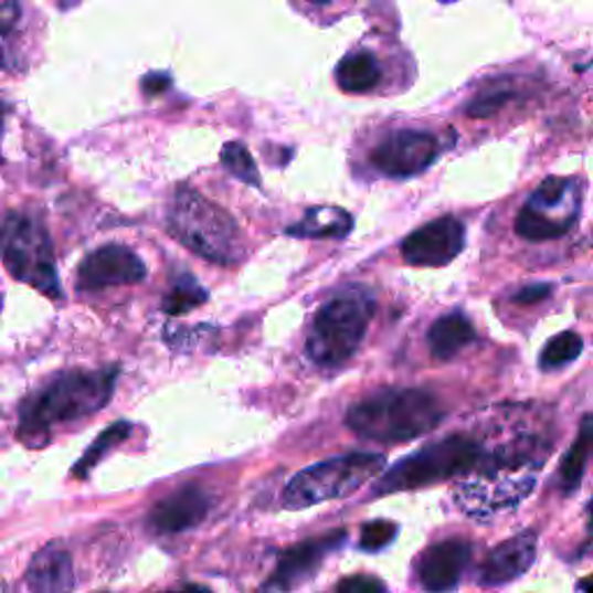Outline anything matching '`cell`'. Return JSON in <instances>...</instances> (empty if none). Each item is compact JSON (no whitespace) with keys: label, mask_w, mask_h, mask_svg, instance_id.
<instances>
[{"label":"cell","mask_w":593,"mask_h":593,"mask_svg":"<svg viewBox=\"0 0 593 593\" xmlns=\"http://www.w3.org/2000/svg\"><path fill=\"white\" fill-rule=\"evenodd\" d=\"M209 299V293L200 286L193 276H183L177 280L170 295L162 299V311L168 316H183L188 311H193L200 304Z\"/></svg>","instance_id":"cell-25"},{"label":"cell","mask_w":593,"mask_h":593,"mask_svg":"<svg viewBox=\"0 0 593 593\" xmlns=\"http://www.w3.org/2000/svg\"><path fill=\"white\" fill-rule=\"evenodd\" d=\"M168 230L179 244L209 263L234 265L244 255L234 219L191 188H179L168 213Z\"/></svg>","instance_id":"cell-4"},{"label":"cell","mask_w":593,"mask_h":593,"mask_svg":"<svg viewBox=\"0 0 593 593\" xmlns=\"http://www.w3.org/2000/svg\"><path fill=\"white\" fill-rule=\"evenodd\" d=\"M0 257L8 272L46 297L61 299L54 251L46 227L29 213H10L0 225Z\"/></svg>","instance_id":"cell-8"},{"label":"cell","mask_w":593,"mask_h":593,"mask_svg":"<svg viewBox=\"0 0 593 593\" xmlns=\"http://www.w3.org/2000/svg\"><path fill=\"white\" fill-rule=\"evenodd\" d=\"M19 29H21V6L10 0L0 3V67L8 73H19L23 70L19 56Z\"/></svg>","instance_id":"cell-21"},{"label":"cell","mask_w":593,"mask_h":593,"mask_svg":"<svg viewBox=\"0 0 593 593\" xmlns=\"http://www.w3.org/2000/svg\"><path fill=\"white\" fill-rule=\"evenodd\" d=\"M346 540H348L346 531H335V533L308 538L304 542L293 544L290 550L280 552L274 573L267 580V589L269 591H290V589L304 584L306 580H311L320 571V565L325 563V559L329 554L339 552Z\"/></svg>","instance_id":"cell-12"},{"label":"cell","mask_w":593,"mask_h":593,"mask_svg":"<svg viewBox=\"0 0 593 593\" xmlns=\"http://www.w3.org/2000/svg\"><path fill=\"white\" fill-rule=\"evenodd\" d=\"M441 156V141L424 130H394L371 151L373 168L392 179H409L432 168Z\"/></svg>","instance_id":"cell-10"},{"label":"cell","mask_w":593,"mask_h":593,"mask_svg":"<svg viewBox=\"0 0 593 593\" xmlns=\"http://www.w3.org/2000/svg\"><path fill=\"white\" fill-rule=\"evenodd\" d=\"M466 227L455 216L422 225L401 244V255L413 267H445L464 251Z\"/></svg>","instance_id":"cell-11"},{"label":"cell","mask_w":593,"mask_h":593,"mask_svg":"<svg viewBox=\"0 0 593 593\" xmlns=\"http://www.w3.org/2000/svg\"><path fill=\"white\" fill-rule=\"evenodd\" d=\"M172 84V80L165 75V73H153V75H147L145 82H141V88H145L147 96H160V93L168 88Z\"/></svg>","instance_id":"cell-30"},{"label":"cell","mask_w":593,"mask_h":593,"mask_svg":"<svg viewBox=\"0 0 593 593\" xmlns=\"http://www.w3.org/2000/svg\"><path fill=\"white\" fill-rule=\"evenodd\" d=\"M337 84L346 93H369L381 84L383 70L369 52H354L341 59L337 65Z\"/></svg>","instance_id":"cell-20"},{"label":"cell","mask_w":593,"mask_h":593,"mask_svg":"<svg viewBox=\"0 0 593 593\" xmlns=\"http://www.w3.org/2000/svg\"><path fill=\"white\" fill-rule=\"evenodd\" d=\"M473 550L470 542L464 538H449L432 544L420 559L417 575L426 591L445 593L455 589L470 563Z\"/></svg>","instance_id":"cell-15"},{"label":"cell","mask_w":593,"mask_h":593,"mask_svg":"<svg viewBox=\"0 0 593 593\" xmlns=\"http://www.w3.org/2000/svg\"><path fill=\"white\" fill-rule=\"evenodd\" d=\"M548 457L550 443L529 432L483 447L478 464L455 487L457 506L473 519H489L519 506L536 487Z\"/></svg>","instance_id":"cell-1"},{"label":"cell","mask_w":593,"mask_h":593,"mask_svg":"<svg viewBox=\"0 0 593 593\" xmlns=\"http://www.w3.org/2000/svg\"><path fill=\"white\" fill-rule=\"evenodd\" d=\"M221 160L225 162V168L240 181H244V183H248L253 188L263 186L248 149L244 145H240V141H230V145H225V149L221 153Z\"/></svg>","instance_id":"cell-26"},{"label":"cell","mask_w":593,"mask_h":593,"mask_svg":"<svg viewBox=\"0 0 593 593\" xmlns=\"http://www.w3.org/2000/svg\"><path fill=\"white\" fill-rule=\"evenodd\" d=\"M27 580L35 593H73V559L59 544H46L33 557Z\"/></svg>","instance_id":"cell-17"},{"label":"cell","mask_w":593,"mask_h":593,"mask_svg":"<svg viewBox=\"0 0 593 593\" xmlns=\"http://www.w3.org/2000/svg\"><path fill=\"white\" fill-rule=\"evenodd\" d=\"M385 457L375 453H350L337 459H327L308 466L288 483L283 491V508L304 510L335 498L350 496L364 487L371 478L381 476Z\"/></svg>","instance_id":"cell-7"},{"label":"cell","mask_w":593,"mask_h":593,"mask_svg":"<svg viewBox=\"0 0 593 593\" xmlns=\"http://www.w3.org/2000/svg\"><path fill=\"white\" fill-rule=\"evenodd\" d=\"M538 554V536L536 531H525L501 542L489 557L485 559L478 582L485 586H498L525 575L533 565Z\"/></svg>","instance_id":"cell-16"},{"label":"cell","mask_w":593,"mask_h":593,"mask_svg":"<svg viewBox=\"0 0 593 593\" xmlns=\"http://www.w3.org/2000/svg\"><path fill=\"white\" fill-rule=\"evenodd\" d=\"M552 295V286H548V283H540V286H527L521 288L512 299L517 304H536V301H542L548 299Z\"/></svg>","instance_id":"cell-29"},{"label":"cell","mask_w":593,"mask_h":593,"mask_svg":"<svg viewBox=\"0 0 593 593\" xmlns=\"http://www.w3.org/2000/svg\"><path fill=\"white\" fill-rule=\"evenodd\" d=\"M179 593H211L209 589H204V586H198V584H191V586H186V589H181Z\"/></svg>","instance_id":"cell-31"},{"label":"cell","mask_w":593,"mask_h":593,"mask_svg":"<svg viewBox=\"0 0 593 593\" xmlns=\"http://www.w3.org/2000/svg\"><path fill=\"white\" fill-rule=\"evenodd\" d=\"M591 415H584L582 426H580V436L575 438V443L568 449V455L561 462V487L565 494H573L586 470V462H589V453H591Z\"/></svg>","instance_id":"cell-22"},{"label":"cell","mask_w":593,"mask_h":593,"mask_svg":"<svg viewBox=\"0 0 593 593\" xmlns=\"http://www.w3.org/2000/svg\"><path fill=\"white\" fill-rule=\"evenodd\" d=\"M582 188L573 179L550 177L521 207L515 232L529 242H550L571 232L580 219Z\"/></svg>","instance_id":"cell-9"},{"label":"cell","mask_w":593,"mask_h":593,"mask_svg":"<svg viewBox=\"0 0 593 593\" xmlns=\"http://www.w3.org/2000/svg\"><path fill=\"white\" fill-rule=\"evenodd\" d=\"M0 128H3V105H0Z\"/></svg>","instance_id":"cell-32"},{"label":"cell","mask_w":593,"mask_h":593,"mask_svg":"<svg viewBox=\"0 0 593 593\" xmlns=\"http://www.w3.org/2000/svg\"><path fill=\"white\" fill-rule=\"evenodd\" d=\"M375 311L373 295L362 288H346L331 297L314 320L306 339V352L318 367H341L367 337Z\"/></svg>","instance_id":"cell-5"},{"label":"cell","mask_w":593,"mask_h":593,"mask_svg":"<svg viewBox=\"0 0 593 593\" xmlns=\"http://www.w3.org/2000/svg\"><path fill=\"white\" fill-rule=\"evenodd\" d=\"M145 276L147 265L135 251L121 244H109L86 255L80 265L77 286L80 290H103L112 286H133L145 280Z\"/></svg>","instance_id":"cell-13"},{"label":"cell","mask_w":593,"mask_h":593,"mask_svg":"<svg viewBox=\"0 0 593 593\" xmlns=\"http://www.w3.org/2000/svg\"><path fill=\"white\" fill-rule=\"evenodd\" d=\"M441 3H455V0H441Z\"/></svg>","instance_id":"cell-34"},{"label":"cell","mask_w":593,"mask_h":593,"mask_svg":"<svg viewBox=\"0 0 593 593\" xmlns=\"http://www.w3.org/2000/svg\"><path fill=\"white\" fill-rule=\"evenodd\" d=\"M584 350V341L578 331H561V335L552 337L548 346L540 352V369L542 371H557L561 367H568L575 362Z\"/></svg>","instance_id":"cell-23"},{"label":"cell","mask_w":593,"mask_h":593,"mask_svg":"<svg viewBox=\"0 0 593 593\" xmlns=\"http://www.w3.org/2000/svg\"><path fill=\"white\" fill-rule=\"evenodd\" d=\"M352 230V216L341 207H314L286 232L299 240H343Z\"/></svg>","instance_id":"cell-19"},{"label":"cell","mask_w":593,"mask_h":593,"mask_svg":"<svg viewBox=\"0 0 593 593\" xmlns=\"http://www.w3.org/2000/svg\"><path fill=\"white\" fill-rule=\"evenodd\" d=\"M441 401L422 390H381L348 411L350 430L378 443H409L443 422Z\"/></svg>","instance_id":"cell-3"},{"label":"cell","mask_w":593,"mask_h":593,"mask_svg":"<svg viewBox=\"0 0 593 593\" xmlns=\"http://www.w3.org/2000/svg\"><path fill=\"white\" fill-rule=\"evenodd\" d=\"M483 443L468 438L464 434H453L441 438L432 445L417 449L415 455L396 462L388 473H381L378 485L373 487L375 496L413 491L445 483L449 478L466 476L480 459Z\"/></svg>","instance_id":"cell-6"},{"label":"cell","mask_w":593,"mask_h":593,"mask_svg":"<svg viewBox=\"0 0 593 593\" xmlns=\"http://www.w3.org/2000/svg\"><path fill=\"white\" fill-rule=\"evenodd\" d=\"M130 432H133L130 422H116V424L107 426V430L98 436V441L86 449V455L80 459V464L73 468L75 478L88 476V470L96 466L109 453V449H114L116 445H121L130 436Z\"/></svg>","instance_id":"cell-24"},{"label":"cell","mask_w":593,"mask_h":593,"mask_svg":"<svg viewBox=\"0 0 593 593\" xmlns=\"http://www.w3.org/2000/svg\"><path fill=\"white\" fill-rule=\"evenodd\" d=\"M211 496L200 485H186L168 494L151 508L149 527L153 533H181L195 529L207 519Z\"/></svg>","instance_id":"cell-14"},{"label":"cell","mask_w":593,"mask_h":593,"mask_svg":"<svg viewBox=\"0 0 593 593\" xmlns=\"http://www.w3.org/2000/svg\"><path fill=\"white\" fill-rule=\"evenodd\" d=\"M426 341H430V350L434 358L438 362H447L457 358V354L468 348L473 341H476V329H473L470 320L455 311V314H447L443 318H438L430 335H426Z\"/></svg>","instance_id":"cell-18"},{"label":"cell","mask_w":593,"mask_h":593,"mask_svg":"<svg viewBox=\"0 0 593 593\" xmlns=\"http://www.w3.org/2000/svg\"><path fill=\"white\" fill-rule=\"evenodd\" d=\"M311 3H320V6H325V3H329V0H311Z\"/></svg>","instance_id":"cell-33"},{"label":"cell","mask_w":593,"mask_h":593,"mask_svg":"<svg viewBox=\"0 0 593 593\" xmlns=\"http://www.w3.org/2000/svg\"><path fill=\"white\" fill-rule=\"evenodd\" d=\"M335 593H388V586L371 575H350L339 582Z\"/></svg>","instance_id":"cell-28"},{"label":"cell","mask_w":593,"mask_h":593,"mask_svg":"<svg viewBox=\"0 0 593 593\" xmlns=\"http://www.w3.org/2000/svg\"><path fill=\"white\" fill-rule=\"evenodd\" d=\"M118 369L67 371L33 396L21 413L19 436L29 445H42L54 424L80 420L105 409L116 385Z\"/></svg>","instance_id":"cell-2"},{"label":"cell","mask_w":593,"mask_h":593,"mask_svg":"<svg viewBox=\"0 0 593 593\" xmlns=\"http://www.w3.org/2000/svg\"><path fill=\"white\" fill-rule=\"evenodd\" d=\"M394 538H396V525H392L388 519H375L364 525L360 533V548L364 552H381Z\"/></svg>","instance_id":"cell-27"}]
</instances>
